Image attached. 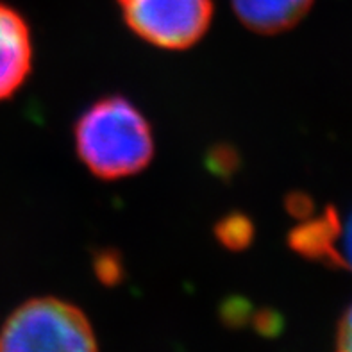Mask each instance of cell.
Listing matches in <instances>:
<instances>
[{
  "label": "cell",
  "instance_id": "cell-1",
  "mask_svg": "<svg viewBox=\"0 0 352 352\" xmlns=\"http://www.w3.org/2000/svg\"><path fill=\"white\" fill-rule=\"evenodd\" d=\"M74 140L82 165L102 181L143 172L156 148L147 116L122 95L95 100L76 122Z\"/></svg>",
  "mask_w": 352,
  "mask_h": 352
},
{
  "label": "cell",
  "instance_id": "cell-2",
  "mask_svg": "<svg viewBox=\"0 0 352 352\" xmlns=\"http://www.w3.org/2000/svg\"><path fill=\"white\" fill-rule=\"evenodd\" d=\"M0 352H98L88 317L58 297L18 306L0 331Z\"/></svg>",
  "mask_w": 352,
  "mask_h": 352
},
{
  "label": "cell",
  "instance_id": "cell-3",
  "mask_svg": "<svg viewBox=\"0 0 352 352\" xmlns=\"http://www.w3.org/2000/svg\"><path fill=\"white\" fill-rule=\"evenodd\" d=\"M116 4L134 34L166 50L197 45L213 20V0H116Z\"/></svg>",
  "mask_w": 352,
  "mask_h": 352
},
{
  "label": "cell",
  "instance_id": "cell-4",
  "mask_svg": "<svg viewBox=\"0 0 352 352\" xmlns=\"http://www.w3.org/2000/svg\"><path fill=\"white\" fill-rule=\"evenodd\" d=\"M34 47L25 18L0 2V102L22 88L32 70Z\"/></svg>",
  "mask_w": 352,
  "mask_h": 352
},
{
  "label": "cell",
  "instance_id": "cell-5",
  "mask_svg": "<svg viewBox=\"0 0 352 352\" xmlns=\"http://www.w3.org/2000/svg\"><path fill=\"white\" fill-rule=\"evenodd\" d=\"M344 222L333 206L324 213L309 214L288 234V243L299 256L318 261L331 268H344V258L340 252Z\"/></svg>",
  "mask_w": 352,
  "mask_h": 352
},
{
  "label": "cell",
  "instance_id": "cell-6",
  "mask_svg": "<svg viewBox=\"0 0 352 352\" xmlns=\"http://www.w3.org/2000/svg\"><path fill=\"white\" fill-rule=\"evenodd\" d=\"M234 14L258 34H279L294 29L309 13L315 0H231Z\"/></svg>",
  "mask_w": 352,
  "mask_h": 352
},
{
  "label": "cell",
  "instance_id": "cell-7",
  "mask_svg": "<svg viewBox=\"0 0 352 352\" xmlns=\"http://www.w3.org/2000/svg\"><path fill=\"white\" fill-rule=\"evenodd\" d=\"M214 234L223 247L231 250H243L254 238V226L245 214L232 213L217 223Z\"/></svg>",
  "mask_w": 352,
  "mask_h": 352
},
{
  "label": "cell",
  "instance_id": "cell-8",
  "mask_svg": "<svg viewBox=\"0 0 352 352\" xmlns=\"http://www.w3.org/2000/svg\"><path fill=\"white\" fill-rule=\"evenodd\" d=\"M95 272L98 279L106 285H115L120 281L122 265L115 252H102L95 261Z\"/></svg>",
  "mask_w": 352,
  "mask_h": 352
},
{
  "label": "cell",
  "instance_id": "cell-9",
  "mask_svg": "<svg viewBox=\"0 0 352 352\" xmlns=\"http://www.w3.org/2000/svg\"><path fill=\"white\" fill-rule=\"evenodd\" d=\"M336 352H352V304L345 309L336 329Z\"/></svg>",
  "mask_w": 352,
  "mask_h": 352
},
{
  "label": "cell",
  "instance_id": "cell-10",
  "mask_svg": "<svg viewBox=\"0 0 352 352\" xmlns=\"http://www.w3.org/2000/svg\"><path fill=\"white\" fill-rule=\"evenodd\" d=\"M286 210L290 211L294 217L302 220L306 217H309V214H313L315 204H313V201L306 193H292L288 197V201H286Z\"/></svg>",
  "mask_w": 352,
  "mask_h": 352
},
{
  "label": "cell",
  "instance_id": "cell-11",
  "mask_svg": "<svg viewBox=\"0 0 352 352\" xmlns=\"http://www.w3.org/2000/svg\"><path fill=\"white\" fill-rule=\"evenodd\" d=\"M340 252L344 258V268L352 272V213L349 214L347 222L342 228V238H340Z\"/></svg>",
  "mask_w": 352,
  "mask_h": 352
},
{
  "label": "cell",
  "instance_id": "cell-12",
  "mask_svg": "<svg viewBox=\"0 0 352 352\" xmlns=\"http://www.w3.org/2000/svg\"><path fill=\"white\" fill-rule=\"evenodd\" d=\"M211 161L214 163L213 172L220 174L222 166H226V172H232V166L236 163V156H232V151L229 148H217L211 156Z\"/></svg>",
  "mask_w": 352,
  "mask_h": 352
}]
</instances>
